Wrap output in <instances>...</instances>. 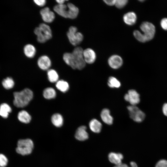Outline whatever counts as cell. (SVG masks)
<instances>
[{
    "instance_id": "cell-1",
    "label": "cell",
    "mask_w": 167,
    "mask_h": 167,
    "mask_svg": "<svg viewBox=\"0 0 167 167\" xmlns=\"http://www.w3.org/2000/svg\"><path fill=\"white\" fill-rule=\"evenodd\" d=\"M83 51L81 47H76L72 53H65L63 54V60L72 69L82 70L86 65L83 56Z\"/></svg>"
},
{
    "instance_id": "cell-2",
    "label": "cell",
    "mask_w": 167,
    "mask_h": 167,
    "mask_svg": "<svg viewBox=\"0 0 167 167\" xmlns=\"http://www.w3.org/2000/svg\"><path fill=\"white\" fill-rule=\"evenodd\" d=\"M54 11L58 15L66 18L74 19L79 13L78 8L71 3L65 4H57L54 7Z\"/></svg>"
},
{
    "instance_id": "cell-3",
    "label": "cell",
    "mask_w": 167,
    "mask_h": 167,
    "mask_svg": "<svg viewBox=\"0 0 167 167\" xmlns=\"http://www.w3.org/2000/svg\"><path fill=\"white\" fill-rule=\"evenodd\" d=\"M13 104L18 108H23L28 105L33 97V93L30 89L26 88L13 93Z\"/></svg>"
},
{
    "instance_id": "cell-4",
    "label": "cell",
    "mask_w": 167,
    "mask_h": 167,
    "mask_svg": "<svg viewBox=\"0 0 167 167\" xmlns=\"http://www.w3.org/2000/svg\"><path fill=\"white\" fill-rule=\"evenodd\" d=\"M34 33L37 36V41L44 43L52 37V32L50 27L48 25L41 23L35 28Z\"/></svg>"
},
{
    "instance_id": "cell-5",
    "label": "cell",
    "mask_w": 167,
    "mask_h": 167,
    "mask_svg": "<svg viewBox=\"0 0 167 167\" xmlns=\"http://www.w3.org/2000/svg\"><path fill=\"white\" fill-rule=\"evenodd\" d=\"M34 146L33 142L31 139L29 138L19 139L17 142L16 151L22 156L28 155L32 153Z\"/></svg>"
},
{
    "instance_id": "cell-6",
    "label": "cell",
    "mask_w": 167,
    "mask_h": 167,
    "mask_svg": "<svg viewBox=\"0 0 167 167\" xmlns=\"http://www.w3.org/2000/svg\"><path fill=\"white\" fill-rule=\"evenodd\" d=\"M75 27L71 26L69 28L67 32V36L70 43L74 46L79 44L83 40V35L80 32H77Z\"/></svg>"
},
{
    "instance_id": "cell-7",
    "label": "cell",
    "mask_w": 167,
    "mask_h": 167,
    "mask_svg": "<svg viewBox=\"0 0 167 167\" xmlns=\"http://www.w3.org/2000/svg\"><path fill=\"white\" fill-rule=\"evenodd\" d=\"M140 28L143 33L142 34L146 42L153 38L155 32V28L153 24L149 22H144L141 24Z\"/></svg>"
},
{
    "instance_id": "cell-8",
    "label": "cell",
    "mask_w": 167,
    "mask_h": 167,
    "mask_svg": "<svg viewBox=\"0 0 167 167\" xmlns=\"http://www.w3.org/2000/svg\"><path fill=\"white\" fill-rule=\"evenodd\" d=\"M130 117L134 121L137 122H142L145 119V113L136 105L127 106Z\"/></svg>"
},
{
    "instance_id": "cell-9",
    "label": "cell",
    "mask_w": 167,
    "mask_h": 167,
    "mask_svg": "<svg viewBox=\"0 0 167 167\" xmlns=\"http://www.w3.org/2000/svg\"><path fill=\"white\" fill-rule=\"evenodd\" d=\"M125 100L129 102L131 105H135L140 101V95L135 90H129L124 96Z\"/></svg>"
},
{
    "instance_id": "cell-10",
    "label": "cell",
    "mask_w": 167,
    "mask_h": 167,
    "mask_svg": "<svg viewBox=\"0 0 167 167\" xmlns=\"http://www.w3.org/2000/svg\"><path fill=\"white\" fill-rule=\"evenodd\" d=\"M40 13L43 20L45 22L51 23L55 19L54 13L50 11L48 7H45L41 9Z\"/></svg>"
},
{
    "instance_id": "cell-11",
    "label": "cell",
    "mask_w": 167,
    "mask_h": 167,
    "mask_svg": "<svg viewBox=\"0 0 167 167\" xmlns=\"http://www.w3.org/2000/svg\"><path fill=\"white\" fill-rule=\"evenodd\" d=\"M122 58L117 55H113L109 57L108 60V63L109 66L114 69H118L122 66L123 64Z\"/></svg>"
},
{
    "instance_id": "cell-12",
    "label": "cell",
    "mask_w": 167,
    "mask_h": 167,
    "mask_svg": "<svg viewBox=\"0 0 167 167\" xmlns=\"http://www.w3.org/2000/svg\"><path fill=\"white\" fill-rule=\"evenodd\" d=\"M87 127L85 126H79L76 130L75 135V138L80 141H84L88 138V134L86 131Z\"/></svg>"
},
{
    "instance_id": "cell-13",
    "label": "cell",
    "mask_w": 167,
    "mask_h": 167,
    "mask_svg": "<svg viewBox=\"0 0 167 167\" xmlns=\"http://www.w3.org/2000/svg\"><path fill=\"white\" fill-rule=\"evenodd\" d=\"M37 63L39 67L43 70H48L51 65L50 59L46 55L40 57L38 59Z\"/></svg>"
},
{
    "instance_id": "cell-14",
    "label": "cell",
    "mask_w": 167,
    "mask_h": 167,
    "mask_svg": "<svg viewBox=\"0 0 167 167\" xmlns=\"http://www.w3.org/2000/svg\"><path fill=\"white\" fill-rule=\"evenodd\" d=\"M83 56L85 62L89 64L93 63L95 61L96 55L92 49L87 48L83 51Z\"/></svg>"
},
{
    "instance_id": "cell-15",
    "label": "cell",
    "mask_w": 167,
    "mask_h": 167,
    "mask_svg": "<svg viewBox=\"0 0 167 167\" xmlns=\"http://www.w3.org/2000/svg\"><path fill=\"white\" fill-rule=\"evenodd\" d=\"M101 117L105 123L111 125L113 123V118L111 115L110 110L107 108L103 109L101 113Z\"/></svg>"
},
{
    "instance_id": "cell-16",
    "label": "cell",
    "mask_w": 167,
    "mask_h": 167,
    "mask_svg": "<svg viewBox=\"0 0 167 167\" xmlns=\"http://www.w3.org/2000/svg\"><path fill=\"white\" fill-rule=\"evenodd\" d=\"M108 159L111 163L118 165L122 163V161L123 157L122 154L121 153H116L112 152L108 155Z\"/></svg>"
},
{
    "instance_id": "cell-17",
    "label": "cell",
    "mask_w": 167,
    "mask_h": 167,
    "mask_svg": "<svg viewBox=\"0 0 167 167\" xmlns=\"http://www.w3.org/2000/svg\"><path fill=\"white\" fill-rule=\"evenodd\" d=\"M123 20L126 24L132 25L134 24L137 20L136 14L133 12H129L125 14L123 16Z\"/></svg>"
},
{
    "instance_id": "cell-18",
    "label": "cell",
    "mask_w": 167,
    "mask_h": 167,
    "mask_svg": "<svg viewBox=\"0 0 167 167\" xmlns=\"http://www.w3.org/2000/svg\"><path fill=\"white\" fill-rule=\"evenodd\" d=\"M89 125L90 130L95 133H100L101 131L102 124L96 119H92L89 122Z\"/></svg>"
},
{
    "instance_id": "cell-19",
    "label": "cell",
    "mask_w": 167,
    "mask_h": 167,
    "mask_svg": "<svg viewBox=\"0 0 167 167\" xmlns=\"http://www.w3.org/2000/svg\"><path fill=\"white\" fill-rule=\"evenodd\" d=\"M17 118L20 122L25 124L29 123L31 120V115L24 110H21L18 113Z\"/></svg>"
},
{
    "instance_id": "cell-20",
    "label": "cell",
    "mask_w": 167,
    "mask_h": 167,
    "mask_svg": "<svg viewBox=\"0 0 167 167\" xmlns=\"http://www.w3.org/2000/svg\"><path fill=\"white\" fill-rule=\"evenodd\" d=\"M24 51L25 56L29 58H33L36 52L35 47L30 44H27L24 46Z\"/></svg>"
},
{
    "instance_id": "cell-21",
    "label": "cell",
    "mask_w": 167,
    "mask_h": 167,
    "mask_svg": "<svg viewBox=\"0 0 167 167\" xmlns=\"http://www.w3.org/2000/svg\"><path fill=\"white\" fill-rule=\"evenodd\" d=\"M11 111V108L7 104L3 103L0 105V116L3 118H7Z\"/></svg>"
},
{
    "instance_id": "cell-22",
    "label": "cell",
    "mask_w": 167,
    "mask_h": 167,
    "mask_svg": "<svg viewBox=\"0 0 167 167\" xmlns=\"http://www.w3.org/2000/svg\"><path fill=\"white\" fill-rule=\"evenodd\" d=\"M52 124L56 127H61L63 123V119L62 115L59 113H56L54 114L51 118Z\"/></svg>"
},
{
    "instance_id": "cell-23",
    "label": "cell",
    "mask_w": 167,
    "mask_h": 167,
    "mask_svg": "<svg viewBox=\"0 0 167 167\" xmlns=\"http://www.w3.org/2000/svg\"><path fill=\"white\" fill-rule=\"evenodd\" d=\"M43 96L47 99H54L56 95V91L54 88L51 87H48L45 88L43 92Z\"/></svg>"
},
{
    "instance_id": "cell-24",
    "label": "cell",
    "mask_w": 167,
    "mask_h": 167,
    "mask_svg": "<svg viewBox=\"0 0 167 167\" xmlns=\"http://www.w3.org/2000/svg\"><path fill=\"white\" fill-rule=\"evenodd\" d=\"M56 86L58 90L63 92H67L69 88L68 83L63 80H58L56 82Z\"/></svg>"
},
{
    "instance_id": "cell-25",
    "label": "cell",
    "mask_w": 167,
    "mask_h": 167,
    "mask_svg": "<svg viewBox=\"0 0 167 167\" xmlns=\"http://www.w3.org/2000/svg\"><path fill=\"white\" fill-rule=\"evenodd\" d=\"M47 75L48 80L50 82H57L58 81L59 76L55 70L53 69L48 70Z\"/></svg>"
},
{
    "instance_id": "cell-26",
    "label": "cell",
    "mask_w": 167,
    "mask_h": 167,
    "mask_svg": "<svg viewBox=\"0 0 167 167\" xmlns=\"http://www.w3.org/2000/svg\"><path fill=\"white\" fill-rule=\"evenodd\" d=\"M2 84L5 89H9L14 87L15 83L12 78L7 77L3 79L2 82Z\"/></svg>"
},
{
    "instance_id": "cell-27",
    "label": "cell",
    "mask_w": 167,
    "mask_h": 167,
    "mask_svg": "<svg viewBox=\"0 0 167 167\" xmlns=\"http://www.w3.org/2000/svg\"><path fill=\"white\" fill-rule=\"evenodd\" d=\"M108 86L112 88H118L120 87V82L116 78L113 76L110 77L108 79Z\"/></svg>"
},
{
    "instance_id": "cell-28",
    "label": "cell",
    "mask_w": 167,
    "mask_h": 167,
    "mask_svg": "<svg viewBox=\"0 0 167 167\" xmlns=\"http://www.w3.org/2000/svg\"><path fill=\"white\" fill-rule=\"evenodd\" d=\"M133 35L135 38L139 41L142 42H145L146 41L143 36L139 31L135 30L133 32Z\"/></svg>"
},
{
    "instance_id": "cell-29",
    "label": "cell",
    "mask_w": 167,
    "mask_h": 167,
    "mask_svg": "<svg viewBox=\"0 0 167 167\" xmlns=\"http://www.w3.org/2000/svg\"><path fill=\"white\" fill-rule=\"evenodd\" d=\"M8 163V159L3 154L0 153V167H6Z\"/></svg>"
},
{
    "instance_id": "cell-30",
    "label": "cell",
    "mask_w": 167,
    "mask_h": 167,
    "mask_svg": "<svg viewBox=\"0 0 167 167\" xmlns=\"http://www.w3.org/2000/svg\"><path fill=\"white\" fill-rule=\"evenodd\" d=\"M127 2V0H116L115 5L117 8L120 9L124 7Z\"/></svg>"
},
{
    "instance_id": "cell-31",
    "label": "cell",
    "mask_w": 167,
    "mask_h": 167,
    "mask_svg": "<svg viewBox=\"0 0 167 167\" xmlns=\"http://www.w3.org/2000/svg\"><path fill=\"white\" fill-rule=\"evenodd\" d=\"M155 167H167V161L164 159L159 161L156 164Z\"/></svg>"
},
{
    "instance_id": "cell-32",
    "label": "cell",
    "mask_w": 167,
    "mask_h": 167,
    "mask_svg": "<svg viewBox=\"0 0 167 167\" xmlns=\"http://www.w3.org/2000/svg\"><path fill=\"white\" fill-rule=\"evenodd\" d=\"M130 166H129L127 165L124 163H122L118 165H116L113 167H138L137 165L135 162L131 161L130 163Z\"/></svg>"
},
{
    "instance_id": "cell-33",
    "label": "cell",
    "mask_w": 167,
    "mask_h": 167,
    "mask_svg": "<svg viewBox=\"0 0 167 167\" xmlns=\"http://www.w3.org/2000/svg\"><path fill=\"white\" fill-rule=\"evenodd\" d=\"M161 28L164 30L167 31V18L161 19L160 23Z\"/></svg>"
},
{
    "instance_id": "cell-34",
    "label": "cell",
    "mask_w": 167,
    "mask_h": 167,
    "mask_svg": "<svg viewBox=\"0 0 167 167\" xmlns=\"http://www.w3.org/2000/svg\"><path fill=\"white\" fill-rule=\"evenodd\" d=\"M33 1L36 5L40 6H44L46 3L45 0H34Z\"/></svg>"
},
{
    "instance_id": "cell-35",
    "label": "cell",
    "mask_w": 167,
    "mask_h": 167,
    "mask_svg": "<svg viewBox=\"0 0 167 167\" xmlns=\"http://www.w3.org/2000/svg\"><path fill=\"white\" fill-rule=\"evenodd\" d=\"M116 0H104V2L107 5L113 6L115 5Z\"/></svg>"
},
{
    "instance_id": "cell-36",
    "label": "cell",
    "mask_w": 167,
    "mask_h": 167,
    "mask_svg": "<svg viewBox=\"0 0 167 167\" xmlns=\"http://www.w3.org/2000/svg\"><path fill=\"white\" fill-rule=\"evenodd\" d=\"M162 109L164 115L167 117V103H165L163 105Z\"/></svg>"
},
{
    "instance_id": "cell-37",
    "label": "cell",
    "mask_w": 167,
    "mask_h": 167,
    "mask_svg": "<svg viewBox=\"0 0 167 167\" xmlns=\"http://www.w3.org/2000/svg\"><path fill=\"white\" fill-rule=\"evenodd\" d=\"M67 1V0H56V2L58 3V4H64L65 2Z\"/></svg>"
}]
</instances>
